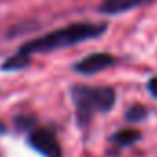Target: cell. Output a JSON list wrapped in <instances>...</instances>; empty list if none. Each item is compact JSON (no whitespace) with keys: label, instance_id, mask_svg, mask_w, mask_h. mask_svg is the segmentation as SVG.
<instances>
[{"label":"cell","instance_id":"cell-1","mask_svg":"<svg viewBox=\"0 0 157 157\" xmlns=\"http://www.w3.org/2000/svg\"><path fill=\"white\" fill-rule=\"evenodd\" d=\"M105 30H107L105 22H72V24H68L65 28L54 30L50 33H44V35L33 39V41L24 43L17 50V54L22 56V57H30L32 54L54 52V50H59V48L74 46L78 43L100 37Z\"/></svg>","mask_w":157,"mask_h":157},{"label":"cell","instance_id":"cell-2","mask_svg":"<svg viewBox=\"0 0 157 157\" xmlns=\"http://www.w3.org/2000/svg\"><path fill=\"white\" fill-rule=\"evenodd\" d=\"M72 102L76 105V118L78 124L85 128L94 111H109L113 109L117 102V93L111 87H87V85H74L72 91Z\"/></svg>","mask_w":157,"mask_h":157},{"label":"cell","instance_id":"cell-3","mask_svg":"<svg viewBox=\"0 0 157 157\" xmlns=\"http://www.w3.org/2000/svg\"><path fill=\"white\" fill-rule=\"evenodd\" d=\"M28 142L32 148H35L39 153H43L44 157H61V146L57 137L44 128L33 129L28 137Z\"/></svg>","mask_w":157,"mask_h":157},{"label":"cell","instance_id":"cell-4","mask_svg":"<svg viewBox=\"0 0 157 157\" xmlns=\"http://www.w3.org/2000/svg\"><path fill=\"white\" fill-rule=\"evenodd\" d=\"M113 63H115V57L111 54L94 52V54L83 57L82 61H78L74 65V72L83 74V76H91V74H96V72H102V70L109 68Z\"/></svg>","mask_w":157,"mask_h":157},{"label":"cell","instance_id":"cell-5","mask_svg":"<svg viewBox=\"0 0 157 157\" xmlns=\"http://www.w3.org/2000/svg\"><path fill=\"white\" fill-rule=\"evenodd\" d=\"M150 2H153V0H104L98 11L104 15H120L135 8H140L144 4H150Z\"/></svg>","mask_w":157,"mask_h":157},{"label":"cell","instance_id":"cell-6","mask_svg":"<svg viewBox=\"0 0 157 157\" xmlns=\"http://www.w3.org/2000/svg\"><path fill=\"white\" fill-rule=\"evenodd\" d=\"M139 139H140V133H139L137 129H131V128L120 129V131H117V133L111 137L113 144H117V146H131V144H135Z\"/></svg>","mask_w":157,"mask_h":157},{"label":"cell","instance_id":"cell-7","mask_svg":"<svg viewBox=\"0 0 157 157\" xmlns=\"http://www.w3.org/2000/svg\"><path fill=\"white\" fill-rule=\"evenodd\" d=\"M28 63H30V57H22V56L15 54L13 57H10L8 61L2 63V70H19V68H24Z\"/></svg>","mask_w":157,"mask_h":157},{"label":"cell","instance_id":"cell-8","mask_svg":"<svg viewBox=\"0 0 157 157\" xmlns=\"http://www.w3.org/2000/svg\"><path fill=\"white\" fill-rule=\"evenodd\" d=\"M146 115H148V111H146V107L144 105H131L128 111H126V120L128 122H140V120H144L146 118Z\"/></svg>","mask_w":157,"mask_h":157},{"label":"cell","instance_id":"cell-9","mask_svg":"<svg viewBox=\"0 0 157 157\" xmlns=\"http://www.w3.org/2000/svg\"><path fill=\"white\" fill-rule=\"evenodd\" d=\"M17 128L19 129H28V128H32V126H35V118L33 117H17Z\"/></svg>","mask_w":157,"mask_h":157},{"label":"cell","instance_id":"cell-10","mask_svg":"<svg viewBox=\"0 0 157 157\" xmlns=\"http://www.w3.org/2000/svg\"><path fill=\"white\" fill-rule=\"evenodd\" d=\"M148 91H150V94H151L153 98H157V76L151 78V80L148 82Z\"/></svg>","mask_w":157,"mask_h":157},{"label":"cell","instance_id":"cell-11","mask_svg":"<svg viewBox=\"0 0 157 157\" xmlns=\"http://www.w3.org/2000/svg\"><path fill=\"white\" fill-rule=\"evenodd\" d=\"M4 131H6V128H4L2 124H0V133H4Z\"/></svg>","mask_w":157,"mask_h":157}]
</instances>
